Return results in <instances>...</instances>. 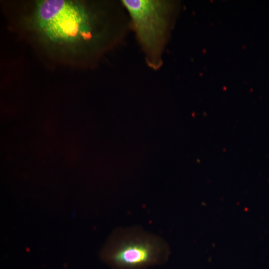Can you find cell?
I'll return each instance as SVG.
<instances>
[{"label": "cell", "instance_id": "cell-3", "mask_svg": "<svg viewBox=\"0 0 269 269\" xmlns=\"http://www.w3.org/2000/svg\"><path fill=\"white\" fill-rule=\"evenodd\" d=\"M169 251L160 237L133 227L114 232L100 256L112 269H146L165 263Z\"/></svg>", "mask_w": 269, "mask_h": 269}, {"label": "cell", "instance_id": "cell-1", "mask_svg": "<svg viewBox=\"0 0 269 269\" xmlns=\"http://www.w3.org/2000/svg\"><path fill=\"white\" fill-rule=\"evenodd\" d=\"M120 8L103 2L37 0L25 23L49 51L61 58L91 62L121 41L130 26Z\"/></svg>", "mask_w": 269, "mask_h": 269}, {"label": "cell", "instance_id": "cell-2", "mask_svg": "<svg viewBox=\"0 0 269 269\" xmlns=\"http://www.w3.org/2000/svg\"><path fill=\"white\" fill-rule=\"evenodd\" d=\"M121 2L147 65L158 70L163 63L170 26L171 2L165 0H122Z\"/></svg>", "mask_w": 269, "mask_h": 269}]
</instances>
